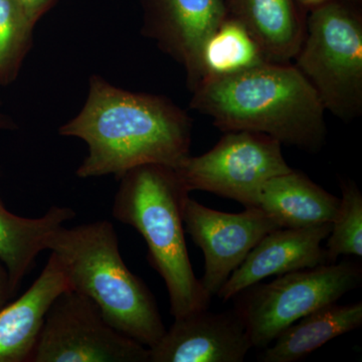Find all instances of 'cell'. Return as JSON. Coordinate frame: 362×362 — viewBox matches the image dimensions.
I'll return each mask as SVG.
<instances>
[{
	"mask_svg": "<svg viewBox=\"0 0 362 362\" xmlns=\"http://www.w3.org/2000/svg\"><path fill=\"white\" fill-rule=\"evenodd\" d=\"M59 134L88 145L78 177L118 180L144 164L176 168L190 156L192 119L168 98L120 89L93 75L82 110Z\"/></svg>",
	"mask_w": 362,
	"mask_h": 362,
	"instance_id": "cell-1",
	"label": "cell"
},
{
	"mask_svg": "<svg viewBox=\"0 0 362 362\" xmlns=\"http://www.w3.org/2000/svg\"><path fill=\"white\" fill-rule=\"evenodd\" d=\"M190 109L223 132L251 131L317 153L327 137L325 110L310 83L289 63L206 80L192 90Z\"/></svg>",
	"mask_w": 362,
	"mask_h": 362,
	"instance_id": "cell-2",
	"label": "cell"
},
{
	"mask_svg": "<svg viewBox=\"0 0 362 362\" xmlns=\"http://www.w3.org/2000/svg\"><path fill=\"white\" fill-rule=\"evenodd\" d=\"M118 180L112 214L146 242L149 264L168 288L171 315L209 309L211 298L195 277L185 242L183 213L189 192L175 168L144 164Z\"/></svg>",
	"mask_w": 362,
	"mask_h": 362,
	"instance_id": "cell-3",
	"label": "cell"
},
{
	"mask_svg": "<svg viewBox=\"0 0 362 362\" xmlns=\"http://www.w3.org/2000/svg\"><path fill=\"white\" fill-rule=\"evenodd\" d=\"M45 250L58 259L71 289L94 301L114 328L148 349L159 341L166 329L156 299L124 263L110 221L62 226Z\"/></svg>",
	"mask_w": 362,
	"mask_h": 362,
	"instance_id": "cell-4",
	"label": "cell"
},
{
	"mask_svg": "<svg viewBox=\"0 0 362 362\" xmlns=\"http://www.w3.org/2000/svg\"><path fill=\"white\" fill-rule=\"evenodd\" d=\"M295 66L324 110L350 122L362 114V16L345 0L308 9Z\"/></svg>",
	"mask_w": 362,
	"mask_h": 362,
	"instance_id": "cell-5",
	"label": "cell"
},
{
	"mask_svg": "<svg viewBox=\"0 0 362 362\" xmlns=\"http://www.w3.org/2000/svg\"><path fill=\"white\" fill-rule=\"evenodd\" d=\"M361 281L358 264H324L280 275L268 284L251 286L235 297V310L246 325L252 347L266 349L288 326L337 303Z\"/></svg>",
	"mask_w": 362,
	"mask_h": 362,
	"instance_id": "cell-6",
	"label": "cell"
},
{
	"mask_svg": "<svg viewBox=\"0 0 362 362\" xmlns=\"http://www.w3.org/2000/svg\"><path fill=\"white\" fill-rule=\"evenodd\" d=\"M199 156H187L175 170L188 192L202 190L258 207L267 181L291 170L277 140L251 131H228Z\"/></svg>",
	"mask_w": 362,
	"mask_h": 362,
	"instance_id": "cell-7",
	"label": "cell"
},
{
	"mask_svg": "<svg viewBox=\"0 0 362 362\" xmlns=\"http://www.w3.org/2000/svg\"><path fill=\"white\" fill-rule=\"evenodd\" d=\"M30 362H149V349L114 328L94 301L71 289L47 311Z\"/></svg>",
	"mask_w": 362,
	"mask_h": 362,
	"instance_id": "cell-8",
	"label": "cell"
},
{
	"mask_svg": "<svg viewBox=\"0 0 362 362\" xmlns=\"http://www.w3.org/2000/svg\"><path fill=\"white\" fill-rule=\"evenodd\" d=\"M185 233L204 257L202 288L207 296L218 295L233 272L269 233L279 228L259 207L239 214L223 213L188 197L183 213Z\"/></svg>",
	"mask_w": 362,
	"mask_h": 362,
	"instance_id": "cell-9",
	"label": "cell"
},
{
	"mask_svg": "<svg viewBox=\"0 0 362 362\" xmlns=\"http://www.w3.org/2000/svg\"><path fill=\"white\" fill-rule=\"evenodd\" d=\"M142 33L185 69L190 92L202 80V45L228 16L225 0H141Z\"/></svg>",
	"mask_w": 362,
	"mask_h": 362,
	"instance_id": "cell-10",
	"label": "cell"
},
{
	"mask_svg": "<svg viewBox=\"0 0 362 362\" xmlns=\"http://www.w3.org/2000/svg\"><path fill=\"white\" fill-rule=\"evenodd\" d=\"M252 347L239 313L209 309L175 318L149 349V362H242Z\"/></svg>",
	"mask_w": 362,
	"mask_h": 362,
	"instance_id": "cell-11",
	"label": "cell"
},
{
	"mask_svg": "<svg viewBox=\"0 0 362 362\" xmlns=\"http://www.w3.org/2000/svg\"><path fill=\"white\" fill-rule=\"evenodd\" d=\"M330 230L331 223H324L269 233L233 272L216 296L226 302L271 276L329 264L321 244Z\"/></svg>",
	"mask_w": 362,
	"mask_h": 362,
	"instance_id": "cell-12",
	"label": "cell"
},
{
	"mask_svg": "<svg viewBox=\"0 0 362 362\" xmlns=\"http://www.w3.org/2000/svg\"><path fill=\"white\" fill-rule=\"evenodd\" d=\"M71 290L61 264L52 252L28 291L0 309V362H30L45 316L52 304Z\"/></svg>",
	"mask_w": 362,
	"mask_h": 362,
	"instance_id": "cell-13",
	"label": "cell"
},
{
	"mask_svg": "<svg viewBox=\"0 0 362 362\" xmlns=\"http://www.w3.org/2000/svg\"><path fill=\"white\" fill-rule=\"evenodd\" d=\"M340 199L326 192L301 171L274 176L262 187L258 207L281 228L331 223Z\"/></svg>",
	"mask_w": 362,
	"mask_h": 362,
	"instance_id": "cell-14",
	"label": "cell"
},
{
	"mask_svg": "<svg viewBox=\"0 0 362 362\" xmlns=\"http://www.w3.org/2000/svg\"><path fill=\"white\" fill-rule=\"evenodd\" d=\"M228 14L246 26L269 61L290 63L305 35L296 0H225Z\"/></svg>",
	"mask_w": 362,
	"mask_h": 362,
	"instance_id": "cell-15",
	"label": "cell"
},
{
	"mask_svg": "<svg viewBox=\"0 0 362 362\" xmlns=\"http://www.w3.org/2000/svg\"><path fill=\"white\" fill-rule=\"evenodd\" d=\"M76 216L71 207L54 206L40 218H23L11 213L0 199V262L8 273L13 295L40 252L47 251V238Z\"/></svg>",
	"mask_w": 362,
	"mask_h": 362,
	"instance_id": "cell-16",
	"label": "cell"
},
{
	"mask_svg": "<svg viewBox=\"0 0 362 362\" xmlns=\"http://www.w3.org/2000/svg\"><path fill=\"white\" fill-rule=\"evenodd\" d=\"M362 303L322 307L288 326L259 356L262 362L302 361L322 345L361 327Z\"/></svg>",
	"mask_w": 362,
	"mask_h": 362,
	"instance_id": "cell-17",
	"label": "cell"
},
{
	"mask_svg": "<svg viewBox=\"0 0 362 362\" xmlns=\"http://www.w3.org/2000/svg\"><path fill=\"white\" fill-rule=\"evenodd\" d=\"M267 62L271 61L246 26L228 14L202 45L199 84L242 73Z\"/></svg>",
	"mask_w": 362,
	"mask_h": 362,
	"instance_id": "cell-18",
	"label": "cell"
},
{
	"mask_svg": "<svg viewBox=\"0 0 362 362\" xmlns=\"http://www.w3.org/2000/svg\"><path fill=\"white\" fill-rule=\"evenodd\" d=\"M35 26L20 0H0V86L13 84L20 75Z\"/></svg>",
	"mask_w": 362,
	"mask_h": 362,
	"instance_id": "cell-19",
	"label": "cell"
},
{
	"mask_svg": "<svg viewBox=\"0 0 362 362\" xmlns=\"http://www.w3.org/2000/svg\"><path fill=\"white\" fill-rule=\"evenodd\" d=\"M342 197L327 237L328 263L340 256L362 257V194L354 181H341Z\"/></svg>",
	"mask_w": 362,
	"mask_h": 362,
	"instance_id": "cell-20",
	"label": "cell"
},
{
	"mask_svg": "<svg viewBox=\"0 0 362 362\" xmlns=\"http://www.w3.org/2000/svg\"><path fill=\"white\" fill-rule=\"evenodd\" d=\"M20 1L28 18L35 25L45 13H49L52 7L58 4V0H20Z\"/></svg>",
	"mask_w": 362,
	"mask_h": 362,
	"instance_id": "cell-21",
	"label": "cell"
},
{
	"mask_svg": "<svg viewBox=\"0 0 362 362\" xmlns=\"http://www.w3.org/2000/svg\"><path fill=\"white\" fill-rule=\"evenodd\" d=\"M14 296L6 267L0 262V309Z\"/></svg>",
	"mask_w": 362,
	"mask_h": 362,
	"instance_id": "cell-22",
	"label": "cell"
},
{
	"mask_svg": "<svg viewBox=\"0 0 362 362\" xmlns=\"http://www.w3.org/2000/svg\"><path fill=\"white\" fill-rule=\"evenodd\" d=\"M16 125L13 119L9 118L6 114L2 113L1 103H0V131L16 129Z\"/></svg>",
	"mask_w": 362,
	"mask_h": 362,
	"instance_id": "cell-23",
	"label": "cell"
},
{
	"mask_svg": "<svg viewBox=\"0 0 362 362\" xmlns=\"http://www.w3.org/2000/svg\"><path fill=\"white\" fill-rule=\"evenodd\" d=\"M299 6L305 7V8L310 9L311 7L318 6L326 0H296Z\"/></svg>",
	"mask_w": 362,
	"mask_h": 362,
	"instance_id": "cell-24",
	"label": "cell"
},
{
	"mask_svg": "<svg viewBox=\"0 0 362 362\" xmlns=\"http://www.w3.org/2000/svg\"><path fill=\"white\" fill-rule=\"evenodd\" d=\"M354 1L358 2V1H361V0H354Z\"/></svg>",
	"mask_w": 362,
	"mask_h": 362,
	"instance_id": "cell-25",
	"label": "cell"
}]
</instances>
